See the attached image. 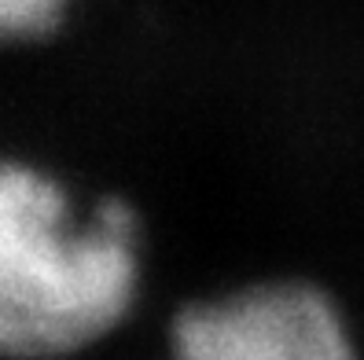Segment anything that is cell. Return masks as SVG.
Here are the masks:
<instances>
[{"label":"cell","instance_id":"cell-1","mask_svg":"<svg viewBox=\"0 0 364 360\" xmlns=\"http://www.w3.org/2000/svg\"><path fill=\"white\" fill-rule=\"evenodd\" d=\"M133 294L136 209L103 199L77 217L55 177L0 158V353H74L111 331Z\"/></svg>","mask_w":364,"mask_h":360},{"label":"cell","instance_id":"cell-2","mask_svg":"<svg viewBox=\"0 0 364 360\" xmlns=\"http://www.w3.org/2000/svg\"><path fill=\"white\" fill-rule=\"evenodd\" d=\"M173 360H353L342 316L309 283H254L173 320Z\"/></svg>","mask_w":364,"mask_h":360},{"label":"cell","instance_id":"cell-3","mask_svg":"<svg viewBox=\"0 0 364 360\" xmlns=\"http://www.w3.org/2000/svg\"><path fill=\"white\" fill-rule=\"evenodd\" d=\"M67 4L70 0H0V45L55 33Z\"/></svg>","mask_w":364,"mask_h":360}]
</instances>
